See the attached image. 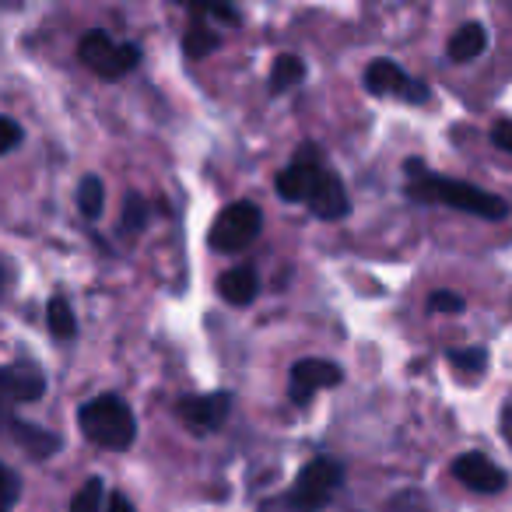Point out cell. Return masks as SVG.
Returning <instances> with one entry per match:
<instances>
[{
    "instance_id": "obj_1",
    "label": "cell",
    "mask_w": 512,
    "mask_h": 512,
    "mask_svg": "<svg viewBox=\"0 0 512 512\" xmlns=\"http://www.w3.org/2000/svg\"><path fill=\"white\" fill-rule=\"evenodd\" d=\"M414 200H428V204H446V207H456L463 214H477V218H488V221H498L509 214V204L495 193L481 190L474 183H460V179H446V176H435V172H421L418 179H411L407 186Z\"/></svg>"
},
{
    "instance_id": "obj_2",
    "label": "cell",
    "mask_w": 512,
    "mask_h": 512,
    "mask_svg": "<svg viewBox=\"0 0 512 512\" xmlns=\"http://www.w3.org/2000/svg\"><path fill=\"white\" fill-rule=\"evenodd\" d=\"M78 425L88 442L102 449H130L137 439V418L116 393H99L78 407Z\"/></svg>"
},
{
    "instance_id": "obj_3",
    "label": "cell",
    "mask_w": 512,
    "mask_h": 512,
    "mask_svg": "<svg viewBox=\"0 0 512 512\" xmlns=\"http://www.w3.org/2000/svg\"><path fill=\"white\" fill-rule=\"evenodd\" d=\"M78 60L99 78H123L141 64V46L137 43H116L109 32L95 29L78 43Z\"/></svg>"
},
{
    "instance_id": "obj_4",
    "label": "cell",
    "mask_w": 512,
    "mask_h": 512,
    "mask_svg": "<svg viewBox=\"0 0 512 512\" xmlns=\"http://www.w3.org/2000/svg\"><path fill=\"white\" fill-rule=\"evenodd\" d=\"M344 481V467L330 456H316L313 463H306L295 481L292 495H288V509L292 512H320L327 509L330 495L341 488Z\"/></svg>"
},
{
    "instance_id": "obj_5",
    "label": "cell",
    "mask_w": 512,
    "mask_h": 512,
    "mask_svg": "<svg viewBox=\"0 0 512 512\" xmlns=\"http://www.w3.org/2000/svg\"><path fill=\"white\" fill-rule=\"evenodd\" d=\"M260 228H264V211L256 204H249V200H235V204H228L225 211L214 218L211 225V246L221 249V253H239V249H246L249 242L260 235Z\"/></svg>"
},
{
    "instance_id": "obj_6",
    "label": "cell",
    "mask_w": 512,
    "mask_h": 512,
    "mask_svg": "<svg viewBox=\"0 0 512 512\" xmlns=\"http://www.w3.org/2000/svg\"><path fill=\"white\" fill-rule=\"evenodd\" d=\"M46 393V376L32 362H11L0 369V425L15 418L18 404H32Z\"/></svg>"
},
{
    "instance_id": "obj_7",
    "label": "cell",
    "mask_w": 512,
    "mask_h": 512,
    "mask_svg": "<svg viewBox=\"0 0 512 512\" xmlns=\"http://www.w3.org/2000/svg\"><path fill=\"white\" fill-rule=\"evenodd\" d=\"M176 414L193 435H214L232 414V393H204V397H183L176 404Z\"/></svg>"
},
{
    "instance_id": "obj_8",
    "label": "cell",
    "mask_w": 512,
    "mask_h": 512,
    "mask_svg": "<svg viewBox=\"0 0 512 512\" xmlns=\"http://www.w3.org/2000/svg\"><path fill=\"white\" fill-rule=\"evenodd\" d=\"M365 88L372 95H397L407 102H425L428 88L425 81H414L411 74H404V67H397L393 60H372L365 67Z\"/></svg>"
},
{
    "instance_id": "obj_9",
    "label": "cell",
    "mask_w": 512,
    "mask_h": 512,
    "mask_svg": "<svg viewBox=\"0 0 512 512\" xmlns=\"http://www.w3.org/2000/svg\"><path fill=\"white\" fill-rule=\"evenodd\" d=\"M341 379H344L341 365L330 362V358H302V362L292 365V386H288L292 404L306 407L316 390H323V386H337Z\"/></svg>"
},
{
    "instance_id": "obj_10",
    "label": "cell",
    "mask_w": 512,
    "mask_h": 512,
    "mask_svg": "<svg viewBox=\"0 0 512 512\" xmlns=\"http://www.w3.org/2000/svg\"><path fill=\"white\" fill-rule=\"evenodd\" d=\"M309 211L323 221H341L351 214V200H348V190H344L341 176H334L330 169H320L313 179V190L306 197Z\"/></svg>"
},
{
    "instance_id": "obj_11",
    "label": "cell",
    "mask_w": 512,
    "mask_h": 512,
    "mask_svg": "<svg viewBox=\"0 0 512 512\" xmlns=\"http://www.w3.org/2000/svg\"><path fill=\"white\" fill-rule=\"evenodd\" d=\"M453 474L463 488L477 491V495H495V491L505 488V470L498 463H491L484 453H463L453 463Z\"/></svg>"
},
{
    "instance_id": "obj_12",
    "label": "cell",
    "mask_w": 512,
    "mask_h": 512,
    "mask_svg": "<svg viewBox=\"0 0 512 512\" xmlns=\"http://www.w3.org/2000/svg\"><path fill=\"white\" fill-rule=\"evenodd\" d=\"M320 169H323V165H320L316 148H306L285 172H281L278 179H274V190H278V197L288 200V204H299V200L309 197V190H313V179H316V172H320Z\"/></svg>"
},
{
    "instance_id": "obj_13",
    "label": "cell",
    "mask_w": 512,
    "mask_h": 512,
    "mask_svg": "<svg viewBox=\"0 0 512 512\" xmlns=\"http://www.w3.org/2000/svg\"><path fill=\"white\" fill-rule=\"evenodd\" d=\"M8 432H11V439H15L18 446L29 449V453L36 456V460H50V456L60 449V435H53L50 428L36 425V421L18 418V414L8 421Z\"/></svg>"
},
{
    "instance_id": "obj_14",
    "label": "cell",
    "mask_w": 512,
    "mask_h": 512,
    "mask_svg": "<svg viewBox=\"0 0 512 512\" xmlns=\"http://www.w3.org/2000/svg\"><path fill=\"white\" fill-rule=\"evenodd\" d=\"M218 292L228 306H249L256 299V292H260V278H256V271L249 264L232 267V271H225L218 278Z\"/></svg>"
},
{
    "instance_id": "obj_15",
    "label": "cell",
    "mask_w": 512,
    "mask_h": 512,
    "mask_svg": "<svg viewBox=\"0 0 512 512\" xmlns=\"http://www.w3.org/2000/svg\"><path fill=\"white\" fill-rule=\"evenodd\" d=\"M484 46H488V32H484V25L467 22V25L456 29L453 39H449V60H453V64H470L474 57H481Z\"/></svg>"
},
{
    "instance_id": "obj_16",
    "label": "cell",
    "mask_w": 512,
    "mask_h": 512,
    "mask_svg": "<svg viewBox=\"0 0 512 512\" xmlns=\"http://www.w3.org/2000/svg\"><path fill=\"white\" fill-rule=\"evenodd\" d=\"M218 43H221V36L214 29H207V25H204V11L197 8V18H193V25L186 29V36H183V53L190 60H204L207 53L218 50Z\"/></svg>"
},
{
    "instance_id": "obj_17",
    "label": "cell",
    "mask_w": 512,
    "mask_h": 512,
    "mask_svg": "<svg viewBox=\"0 0 512 512\" xmlns=\"http://www.w3.org/2000/svg\"><path fill=\"white\" fill-rule=\"evenodd\" d=\"M46 323H50L53 337H60V341H71L74 334H78V316H74L71 302L67 299H50V306H46Z\"/></svg>"
},
{
    "instance_id": "obj_18",
    "label": "cell",
    "mask_w": 512,
    "mask_h": 512,
    "mask_svg": "<svg viewBox=\"0 0 512 512\" xmlns=\"http://www.w3.org/2000/svg\"><path fill=\"white\" fill-rule=\"evenodd\" d=\"M306 78V64H302L299 57H292V53H285V57L274 60L271 67V92H288V88H295L299 81Z\"/></svg>"
},
{
    "instance_id": "obj_19",
    "label": "cell",
    "mask_w": 512,
    "mask_h": 512,
    "mask_svg": "<svg viewBox=\"0 0 512 512\" xmlns=\"http://www.w3.org/2000/svg\"><path fill=\"white\" fill-rule=\"evenodd\" d=\"M78 207L85 218H99L102 207H106V186L99 176H85L78 183Z\"/></svg>"
},
{
    "instance_id": "obj_20",
    "label": "cell",
    "mask_w": 512,
    "mask_h": 512,
    "mask_svg": "<svg viewBox=\"0 0 512 512\" xmlns=\"http://www.w3.org/2000/svg\"><path fill=\"white\" fill-rule=\"evenodd\" d=\"M71 512H106V484L102 477H88L71 498Z\"/></svg>"
},
{
    "instance_id": "obj_21",
    "label": "cell",
    "mask_w": 512,
    "mask_h": 512,
    "mask_svg": "<svg viewBox=\"0 0 512 512\" xmlns=\"http://www.w3.org/2000/svg\"><path fill=\"white\" fill-rule=\"evenodd\" d=\"M148 218H151V207H148V200L144 197H137V193H130L127 200H123V232H144L148 228Z\"/></svg>"
},
{
    "instance_id": "obj_22",
    "label": "cell",
    "mask_w": 512,
    "mask_h": 512,
    "mask_svg": "<svg viewBox=\"0 0 512 512\" xmlns=\"http://www.w3.org/2000/svg\"><path fill=\"white\" fill-rule=\"evenodd\" d=\"M446 358L460 372H484V365H488V351L484 348H453L446 351Z\"/></svg>"
},
{
    "instance_id": "obj_23",
    "label": "cell",
    "mask_w": 512,
    "mask_h": 512,
    "mask_svg": "<svg viewBox=\"0 0 512 512\" xmlns=\"http://www.w3.org/2000/svg\"><path fill=\"white\" fill-rule=\"evenodd\" d=\"M18 495H22V477L0 460V509H11L18 502Z\"/></svg>"
},
{
    "instance_id": "obj_24",
    "label": "cell",
    "mask_w": 512,
    "mask_h": 512,
    "mask_svg": "<svg viewBox=\"0 0 512 512\" xmlns=\"http://www.w3.org/2000/svg\"><path fill=\"white\" fill-rule=\"evenodd\" d=\"M428 309L432 313H463L467 309V302H463V295H456V292H432V299H428Z\"/></svg>"
},
{
    "instance_id": "obj_25",
    "label": "cell",
    "mask_w": 512,
    "mask_h": 512,
    "mask_svg": "<svg viewBox=\"0 0 512 512\" xmlns=\"http://www.w3.org/2000/svg\"><path fill=\"white\" fill-rule=\"evenodd\" d=\"M22 141H25L22 127L15 120H8V116H0V155H11Z\"/></svg>"
},
{
    "instance_id": "obj_26",
    "label": "cell",
    "mask_w": 512,
    "mask_h": 512,
    "mask_svg": "<svg viewBox=\"0 0 512 512\" xmlns=\"http://www.w3.org/2000/svg\"><path fill=\"white\" fill-rule=\"evenodd\" d=\"M491 141L502 151H512V120H498L495 127H491Z\"/></svg>"
},
{
    "instance_id": "obj_27",
    "label": "cell",
    "mask_w": 512,
    "mask_h": 512,
    "mask_svg": "<svg viewBox=\"0 0 512 512\" xmlns=\"http://www.w3.org/2000/svg\"><path fill=\"white\" fill-rule=\"evenodd\" d=\"M106 512H134V505H130V498L123 495V491H113V495L106 498Z\"/></svg>"
},
{
    "instance_id": "obj_28",
    "label": "cell",
    "mask_w": 512,
    "mask_h": 512,
    "mask_svg": "<svg viewBox=\"0 0 512 512\" xmlns=\"http://www.w3.org/2000/svg\"><path fill=\"white\" fill-rule=\"evenodd\" d=\"M502 435L509 439V446H512V407H502Z\"/></svg>"
},
{
    "instance_id": "obj_29",
    "label": "cell",
    "mask_w": 512,
    "mask_h": 512,
    "mask_svg": "<svg viewBox=\"0 0 512 512\" xmlns=\"http://www.w3.org/2000/svg\"><path fill=\"white\" fill-rule=\"evenodd\" d=\"M0 512H11V509H0Z\"/></svg>"
}]
</instances>
